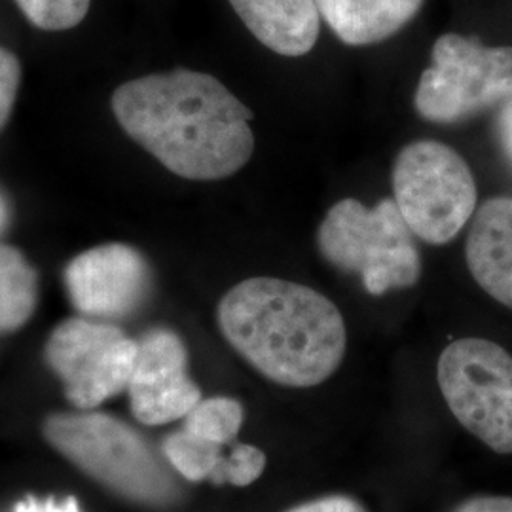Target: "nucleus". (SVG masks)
Returning a JSON list of instances; mask_svg holds the SVG:
<instances>
[{"label": "nucleus", "mask_w": 512, "mask_h": 512, "mask_svg": "<svg viewBox=\"0 0 512 512\" xmlns=\"http://www.w3.org/2000/svg\"><path fill=\"white\" fill-rule=\"evenodd\" d=\"M220 332L270 382L315 387L342 365L348 330L340 310L311 287L253 277L222 296Z\"/></svg>", "instance_id": "nucleus-2"}, {"label": "nucleus", "mask_w": 512, "mask_h": 512, "mask_svg": "<svg viewBox=\"0 0 512 512\" xmlns=\"http://www.w3.org/2000/svg\"><path fill=\"white\" fill-rule=\"evenodd\" d=\"M42 437L59 456L99 486L145 509H169L183 499L175 471L126 421L97 410L54 412Z\"/></svg>", "instance_id": "nucleus-3"}, {"label": "nucleus", "mask_w": 512, "mask_h": 512, "mask_svg": "<svg viewBox=\"0 0 512 512\" xmlns=\"http://www.w3.org/2000/svg\"><path fill=\"white\" fill-rule=\"evenodd\" d=\"M63 277L76 311L109 323L133 315L150 293L145 256L124 243L84 251L69 262Z\"/></svg>", "instance_id": "nucleus-9"}, {"label": "nucleus", "mask_w": 512, "mask_h": 512, "mask_svg": "<svg viewBox=\"0 0 512 512\" xmlns=\"http://www.w3.org/2000/svg\"><path fill=\"white\" fill-rule=\"evenodd\" d=\"M21 65L18 57L0 46V129L6 126L18 95Z\"/></svg>", "instance_id": "nucleus-19"}, {"label": "nucleus", "mask_w": 512, "mask_h": 512, "mask_svg": "<svg viewBox=\"0 0 512 512\" xmlns=\"http://www.w3.org/2000/svg\"><path fill=\"white\" fill-rule=\"evenodd\" d=\"M243 425V406L230 397L202 399L184 418L183 429L220 446L232 444Z\"/></svg>", "instance_id": "nucleus-16"}, {"label": "nucleus", "mask_w": 512, "mask_h": 512, "mask_svg": "<svg viewBox=\"0 0 512 512\" xmlns=\"http://www.w3.org/2000/svg\"><path fill=\"white\" fill-rule=\"evenodd\" d=\"M239 19L268 50L285 57L310 54L319 38L315 0H230Z\"/></svg>", "instance_id": "nucleus-12"}, {"label": "nucleus", "mask_w": 512, "mask_h": 512, "mask_svg": "<svg viewBox=\"0 0 512 512\" xmlns=\"http://www.w3.org/2000/svg\"><path fill=\"white\" fill-rule=\"evenodd\" d=\"M425 0H315L319 16L349 46H370L397 35Z\"/></svg>", "instance_id": "nucleus-13"}, {"label": "nucleus", "mask_w": 512, "mask_h": 512, "mask_svg": "<svg viewBox=\"0 0 512 512\" xmlns=\"http://www.w3.org/2000/svg\"><path fill=\"white\" fill-rule=\"evenodd\" d=\"M16 4L38 29L67 31L86 18L92 0H16Z\"/></svg>", "instance_id": "nucleus-17"}, {"label": "nucleus", "mask_w": 512, "mask_h": 512, "mask_svg": "<svg viewBox=\"0 0 512 512\" xmlns=\"http://www.w3.org/2000/svg\"><path fill=\"white\" fill-rule=\"evenodd\" d=\"M222 448L217 442L202 439L198 435L181 429L169 435L162 444V454L177 475L188 482L211 480L220 461L224 458Z\"/></svg>", "instance_id": "nucleus-15"}, {"label": "nucleus", "mask_w": 512, "mask_h": 512, "mask_svg": "<svg viewBox=\"0 0 512 512\" xmlns=\"http://www.w3.org/2000/svg\"><path fill=\"white\" fill-rule=\"evenodd\" d=\"M135 357L137 340L109 321L84 315L59 323L44 348L46 363L78 410H95L128 391Z\"/></svg>", "instance_id": "nucleus-8"}, {"label": "nucleus", "mask_w": 512, "mask_h": 512, "mask_svg": "<svg viewBox=\"0 0 512 512\" xmlns=\"http://www.w3.org/2000/svg\"><path fill=\"white\" fill-rule=\"evenodd\" d=\"M266 469V456L260 448L251 444H234L230 454L220 461L215 475L211 476V484H232L238 488L251 486Z\"/></svg>", "instance_id": "nucleus-18"}, {"label": "nucleus", "mask_w": 512, "mask_h": 512, "mask_svg": "<svg viewBox=\"0 0 512 512\" xmlns=\"http://www.w3.org/2000/svg\"><path fill=\"white\" fill-rule=\"evenodd\" d=\"M393 200L416 238L444 245L475 215V177L454 148L416 141L393 164Z\"/></svg>", "instance_id": "nucleus-5"}, {"label": "nucleus", "mask_w": 512, "mask_h": 512, "mask_svg": "<svg viewBox=\"0 0 512 512\" xmlns=\"http://www.w3.org/2000/svg\"><path fill=\"white\" fill-rule=\"evenodd\" d=\"M499 135H501V143H503L507 156L512 160V99L507 101L505 109L501 112Z\"/></svg>", "instance_id": "nucleus-23"}, {"label": "nucleus", "mask_w": 512, "mask_h": 512, "mask_svg": "<svg viewBox=\"0 0 512 512\" xmlns=\"http://www.w3.org/2000/svg\"><path fill=\"white\" fill-rule=\"evenodd\" d=\"M38 275L21 251L0 245V332H16L37 310Z\"/></svg>", "instance_id": "nucleus-14"}, {"label": "nucleus", "mask_w": 512, "mask_h": 512, "mask_svg": "<svg viewBox=\"0 0 512 512\" xmlns=\"http://www.w3.org/2000/svg\"><path fill=\"white\" fill-rule=\"evenodd\" d=\"M317 245L332 266L359 275L372 296L420 281V251L395 200L374 207L353 198L334 203L319 226Z\"/></svg>", "instance_id": "nucleus-4"}, {"label": "nucleus", "mask_w": 512, "mask_h": 512, "mask_svg": "<svg viewBox=\"0 0 512 512\" xmlns=\"http://www.w3.org/2000/svg\"><path fill=\"white\" fill-rule=\"evenodd\" d=\"M440 393L454 418L497 454H512V355L490 340L461 338L442 351Z\"/></svg>", "instance_id": "nucleus-7"}, {"label": "nucleus", "mask_w": 512, "mask_h": 512, "mask_svg": "<svg viewBox=\"0 0 512 512\" xmlns=\"http://www.w3.org/2000/svg\"><path fill=\"white\" fill-rule=\"evenodd\" d=\"M112 110L129 137L171 173L220 181L255 152L253 110L211 74L179 69L122 84Z\"/></svg>", "instance_id": "nucleus-1"}, {"label": "nucleus", "mask_w": 512, "mask_h": 512, "mask_svg": "<svg viewBox=\"0 0 512 512\" xmlns=\"http://www.w3.org/2000/svg\"><path fill=\"white\" fill-rule=\"evenodd\" d=\"M287 512H366V509L348 495H329L302 503Z\"/></svg>", "instance_id": "nucleus-20"}, {"label": "nucleus", "mask_w": 512, "mask_h": 512, "mask_svg": "<svg viewBox=\"0 0 512 512\" xmlns=\"http://www.w3.org/2000/svg\"><path fill=\"white\" fill-rule=\"evenodd\" d=\"M8 219H10V213H8V203L4 200V196L0 194V232L4 230V226L8 224Z\"/></svg>", "instance_id": "nucleus-24"}, {"label": "nucleus", "mask_w": 512, "mask_h": 512, "mask_svg": "<svg viewBox=\"0 0 512 512\" xmlns=\"http://www.w3.org/2000/svg\"><path fill=\"white\" fill-rule=\"evenodd\" d=\"M14 512H82L76 497H67L65 501H57L55 497L38 499L37 495H27L16 503Z\"/></svg>", "instance_id": "nucleus-21"}, {"label": "nucleus", "mask_w": 512, "mask_h": 512, "mask_svg": "<svg viewBox=\"0 0 512 512\" xmlns=\"http://www.w3.org/2000/svg\"><path fill=\"white\" fill-rule=\"evenodd\" d=\"M128 395L133 418L145 425L184 420L202 401V389L188 376V351L177 332L148 330L137 340Z\"/></svg>", "instance_id": "nucleus-10"}, {"label": "nucleus", "mask_w": 512, "mask_h": 512, "mask_svg": "<svg viewBox=\"0 0 512 512\" xmlns=\"http://www.w3.org/2000/svg\"><path fill=\"white\" fill-rule=\"evenodd\" d=\"M509 99L512 48H490L476 38L448 33L433 46L414 105L429 122L456 124Z\"/></svg>", "instance_id": "nucleus-6"}, {"label": "nucleus", "mask_w": 512, "mask_h": 512, "mask_svg": "<svg viewBox=\"0 0 512 512\" xmlns=\"http://www.w3.org/2000/svg\"><path fill=\"white\" fill-rule=\"evenodd\" d=\"M465 256L476 283L512 310V198H492L476 211Z\"/></svg>", "instance_id": "nucleus-11"}, {"label": "nucleus", "mask_w": 512, "mask_h": 512, "mask_svg": "<svg viewBox=\"0 0 512 512\" xmlns=\"http://www.w3.org/2000/svg\"><path fill=\"white\" fill-rule=\"evenodd\" d=\"M456 512H512V497L480 495L463 501Z\"/></svg>", "instance_id": "nucleus-22"}]
</instances>
